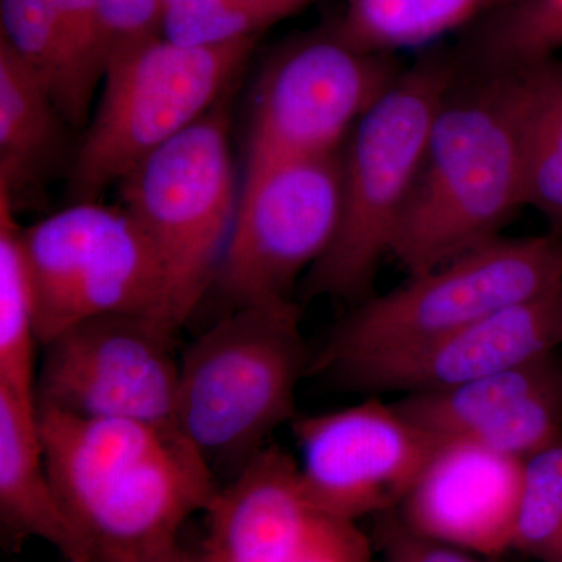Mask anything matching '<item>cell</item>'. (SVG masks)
<instances>
[{
	"label": "cell",
	"instance_id": "cell-7",
	"mask_svg": "<svg viewBox=\"0 0 562 562\" xmlns=\"http://www.w3.org/2000/svg\"><path fill=\"white\" fill-rule=\"evenodd\" d=\"M227 99L151 151L116 187L120 206L160 257L180 328L202 308L238 213L241 183Z\"/></svg>",
	"mask_w": 562,
	"mask_h": 562
},
{
	"label": "cell",
	"instance_id": "cell-6",
	"mask_svg": "<svg viewBox=\"0 0 562 562\" xmlns=\"http://www.w3.org/2000/svg\"><path fill=\"white\" fill-rule=\"evenodd\" d=\"M562 288V235L483 244L384 294L366 299L313 351L310 376L441 338Z\"/></svg>",
	"mask_w": 562,
	"mask_h": 562
},
{
	"label": "cell",
	"instance_id": "cell-16",
	"mask_svg": "<svg viewBox=\"0 0 562 562\" xmlns=\"http://www.w3.org/2000/svg\"><path fill=\"white\" fill-rule=\"evenodd\" d=\"M524 476L517 458L439 442L397 513L417 535L495 560L512 552Z\"/></svg>",
	"mask_w": 562,
	"mask_h": 562
},
{
	"label": "cell",
	"instance_id": "cell-18",
	"mask_svg": "<svg viewBox=\"0 0 562 562\" xmlns=\"http://www.w3.org/2000/svg\"><path fill=\"white\" fill-rule=\"evenodd\" d=\"M65 124L43 81L0 38V194L14 210L55 165Z\"/></svg>",
	"mask_w": 562,
	"mask_h": 562
},
{
	"label": "cell",
	"instance_id": "cell-1",
	"mask_svg": "<svg viewBox=\"0 0 562 562\" xmlns=\"http://www.w3.org/2000/svg\"><path fill=\"white\" fill-rule=\"evenodd\" d=\"M52 482L98 562H140L179 546L221 484L177 428L38 408Z\"/></svg>",
	"mask_w": 562,
	"mask_h": 562
},
{
	"label": "cell",
	"instance_id": "cell-30",
	"mask_svg": "<svg viewBox=\"0 0 562 562\" xmlns=\"http://www.w3.org/2000/svg\"><path fill=\"white\" fill-rule=\"evenodd\" d=\"M192 562H209V560L203 557L201 550H198V552H194V560H192Z\"/></svg>",
	"mask_w": 562,
	"mask_h": 562
},
{
	"label": "cell",
	"instance_id": "cell-21",
	"mask_svg": "<svg viewBox=\"0 0 562 562\" xmlns=\"http://www.w3.org/2000/svg\"><path fill=\"white\" fill-rule=\"evenodd\" d=\"M18 211L0 194V391L36 408L41 342Z\"/></svg>",
	"mask_w": 562,
	"mask_h": 562
},
{
	"label": "cell",
	"instance_id": "cell-27",
	"mask_svg": "<svg viewBox=\"0 0 562 562\" xmlns=\"http://www.w3.org/2000/svg\"><path fill=\"white\" fill-rule=\"evenodd\" d=\"M383 562H494L409 530L397 509L375 517L372 535Z\"/></svg>",
	"mask_w": 562,
	"mask_h": 562
},
{
	"label": "cell",
	"instance_id": "cell-26",
	"mask_svg": "<svg viewBox=\"0 0 562 562\" xmlns=\"http://www.w3.org/2000/svg\"><path fill=\"white\" fill-rule=\"evenodd\" d=\"M58 7L81 90L92 102L111 54L102 0H58Z\"/></svg>",
	"mask_w": 562,
	"mask_h": 562
},
{
	"label": "cell",
	"instance_id": "cell-15",
	"mask_svg": "<svg viewBox=\"0 0 562 562\" xmlns=\"http://www.w3.org/2000/svg\"><path fill=\"white\" fill-rule=\"evenodd\" d=\"M395 406L436 442L479 443L520 461L562 442L557 353L452 390L403 395Z\"/></svg>",
	"mask_w": 562,
	"mask_h": 562
},
{
	"label": "cell",
	"instance_id": "cell-4",
	"mask_svg": "<svg viewBox=\"0 0 562 562\" xmlns=\"http://www.w3.org/2000/svg\"><path fill=\"white\" fill-rule=\"evenodd\" d=\"M453 49L405 66L341 149V216L331 246L301 284L302 299L357 305L371 297L412 194L436 111L457 76Z\"/></svg>",
	"mask_w": 562,
	"mask_h": 562
},
{
	"label": "cell",
	"instance_id": "cell-5",
	"mask_svg": "<svg viewBox=\"0 0 562 562\" xmlns=\"http://www.w3.org/2000/svg\"><path fill=\"white\" fill-rule=\"evenodd\" d=\"M258 38L181 46L158 35L113 47L101 98L70 169L72 201H99L151 151L209 113L227 94Z\"/></svg>",
	"mask_w": 562,
	"mask_h": 562
},
{
	"label": "cell",
	"instance_id": "cell-22",
	"mask_svg": "<svg viewBox=\"0 0 562 562\" xmlns=\"http://www.w3.org/2000/svg\"><path fill=\"white\" fill-rule=\"evenodd\" d=\"M495 0H347L335 22L353 46L380 54L427 46L446 33L464 31Z\"/></svg>",
	"mask_w": 562,
	"mask_h": 562
},
{
	"label": "cell",
	"instance_id": "cell-2",
	"mask_svg": "<svg viewBox=\"0 0 562 562\" xmlns=\"http://www.w3.org/2000/svg\"><path fill=\"white\" fill-rule=\"evenodd\" d=\"M522 206V139L512 74L458 65L390 255L409 277L420 276L501 238Z\"/></svg>",
	"mask_w": 562,
	"mask_h": 562
},
{
	"label": "cell",
	"instance_id": "cell-3",
	"mask_svg": "<svg viewBox=\"0 0 562 562\" xmlns=\"http://www.w3.org/2000/svg\"><path fill=\"white\" fill-rule=\"evenodd\" d=\"M313 351L297 302L225 314L181 350L177 430L221 487L297 417L295 394Z\"/></svg>",
	"mask_w": 562,
	"mask_h": 562
},
{
	"label": "cell",
	"instance_id": "cell-28",
	"mask_svg": "<svg viewBox=\"0 0 562 562\" xmlns=\"http://www.w3.org/2000/svg\"><path fill=\"white\" fill-rule=\"evenodd\" d=\"M111 50L120 44L162 35L165 0H102Z\"/></svg>",
	"mask_w": 562,
	"mask_h": 562
},
{
	"label": "cell",
	"instance_id": "cell-9",
	"mask_svg": "<svg viewBox=\"0 0 562 562\" xmlns=\"http://www.w3.org/2000/svg\"><path fill=\"white\" fill-rule=\"evenodd\" d=\"M341 216V150L284 158L244 172L238 213L206 301L220 317L297 302ZM202 305V306H203Z\"/></svg>",
	"mask_w": 562,
	"mask_h": 562
},
{
	"label": "cell",
	"instance_id": "cell-20",
	"mask_svg": "<svg viewBox=\"0 0 562 562\" xmlns=\"http://www.w3.org/2000/svg\"><path fill=\"white\" fill-rule=\"evenodd\" d=\"M562 49V0H495L453 47L461 68L512 72Z\"/></svg>",
	"mask_w": 562,
	"mask_h": 562
},
{
	"label": "cell",
	"instance_id": "cell-31",
	"mask_svg": "<svg viewBox=\"0 0 562 562\" xmlns=\"http://www.w3.org/2000/svg\"><path fill=\"white\" fill-rule=\"evenodd\" d=\"M63 562V561H61Z\"/></svg>",
	"mask_w": 562,
	"mask_h": 562
},
{
	"label": "cell",
	"instance_id": "cell-8",
	"mask_svg": "<svg viewBox=\"0 0 562 562\" xmlns=\"http://www.w3.org/2000/svg\"><path fill=\"white\" fill-rule=\"evenodd\" d=\"M21 247L41 347L80 322L111 314L158 316L176 324L160 257L120 205L72 202L21 227Z\"/></svg>",
	"mask_w": 562,
	"mask_h": 562
},
{
	"label": "cell",
	"instance_id": "cell-17",
	"mask_svg": "<svg viewBox=\"0 0 562 562\" xmlns=\"http://www.w3.org/2000/svg\"><path fill=\"white\" fill-rule=\"evenodd\" d=\"M0 532L5 549L46 542L63 562H98L70 522L52 482L38 412L0 391Z\"/></svg>",
	"mask_w": 562,
	"mask_h": 562
},
{
	"label": "cell",
	"instance_id": "cell-13",
	"mask_svg": "<svg viewBox=\"0 0 562 562\" xmlns=\"http://www.w3.org/2000/svg\"><path fill=\"white\" fill-rule=\"evenodd\" d=\"M205 516L199 550L209 562H376L372 536L316 505L297 460L273 442L221 487Z\"/></svg>",
	"mask_w": 562,
	"mask_h": 562
},
{
	"label": "cell",
	"instance_id": "cell-25",
	"mask_svg": "<svg viewBox=\"0 0 562 562\" xmlns=\"http://www.w3.org/2000/svg\"><path fill=\"white\" fill-rule=\"evenodd\" d=\"M512 550L538 562H562V442L525 461Z\"/></svg>",
	"mask_w": 562,
	"mask_h": 562
},
{
	"label": "cell",
	"instance_id": "cell-19",
	"mask_svg": "<svg viewBox=\"0 0 562 562\" xmlns=\"http://www.w3.org/2000/svg\"><path fill=\"white\" fill-rule=\"evenodd\" d=\"M509 74L522 139L525 205L562 235V60L553 57Z\"/></svg>",
	"mask_w": 562,
	"mask_h": 562
},
{
	"label": "cell",
	"instance_id": "cell-10",
	"mask_svg": "<svg viewBox=\"0 0 562 562\" xmlns=\"http://www.w3.org/2000/svg\"><path fill=\"white\" fill-rule=\"evenodd\" d=\"M403 69L394 54L353 46L335 22L284 41L251 88L244 172L341 150Z\"/></svg>",
	"mask_w": 562,
	"mask_h": 562
},
{
	"label": "cell",
	"instance_id": "cell-24",
	"mask_svg": "<svg viewBox=\"0 0 562 562\" xmlns=\"http://www.w3.org/2000/svg\"><path fill=\"white\" fill-rule=\"evenodd\" d=\"M314 0H165L162 36L181 46H217L260 36Z\"/></svg>",
	"mask_w": 562,
	"mask_h": 562
},
{
	"label": "cell",
	"instance_id": "cell-14",
	"mask_svg": "<svg viewBox=\"0 0 562 562\" xmlns=\"http://www.w3.org/2000/svg\"><path fill=\"white\" fill-rule=\"evenodd\" d=\"M562 347V288L508 306L420 346L376 355L325 373L344 391L403 395L452 390Z\"/></svg>",
	"mask_w": 562,
	"mask_h": 562
},
{
	"label": "cell",
	"instance_id": "cell-12",
	"mask_svg": "<svg viewBox=\"0 0 562 562\" xmlns=\"http://www.w3.org/2000/svg\"><path fill=\"white\" fill-rule=\"evenodd\" d=\"M290 425L303 490L325 512L355 522L398 509L438 447L379 395Z\"/></svg>",
	"mask_w": 562,
	"mask_h": 562
},
{
	"label": "cell",
	"instance_id": "cell-29",
	"mask_svg": "<svg viewBox=\"0 0 562 562\" xmlns=\"http://www.w3.org/2000/svg\"><path fill=\"white\" fill-rule=\"evenodd\" d=\"M192 560H194V552L183 549L181 543H179V546L172 547V549L166 550V552L157 554V557H151L149 560L140 562H192Z\"/></svg>",
	"mask_w": 562,
	"mask_h": 562
},
{
	"label": "cell",
	"instance_id": "cell-11",
	"mask_svg": "<svg viewBox=\"0 0 562 562\" xmlns=\"http://www.w3.org/2000/svg\"><path fill=\"white\" fill-rule=\"evenodd\" d=\"M181 328L140 314L80 322L41 347L36 408L177 428Z\"/></svg>",
	"mask_w": 562,
	"mask_h": 562
},
{
	"label": "cell",
	"instance_id": "cell-23",
	"mask_svg": "<svg viewBox=\"0 0 562 562\" xmlns=\"http://www.w3.org/2000/svg\"><path fill=\"white\" fill-rule=\"evenodd\" d=\"M0 38L43 81L70 127L88 124L92 102L81 90L58 0H0Z\"/></svg>",
	"mask_w": 562,
	"mask_h": 562
}]
</instances>
